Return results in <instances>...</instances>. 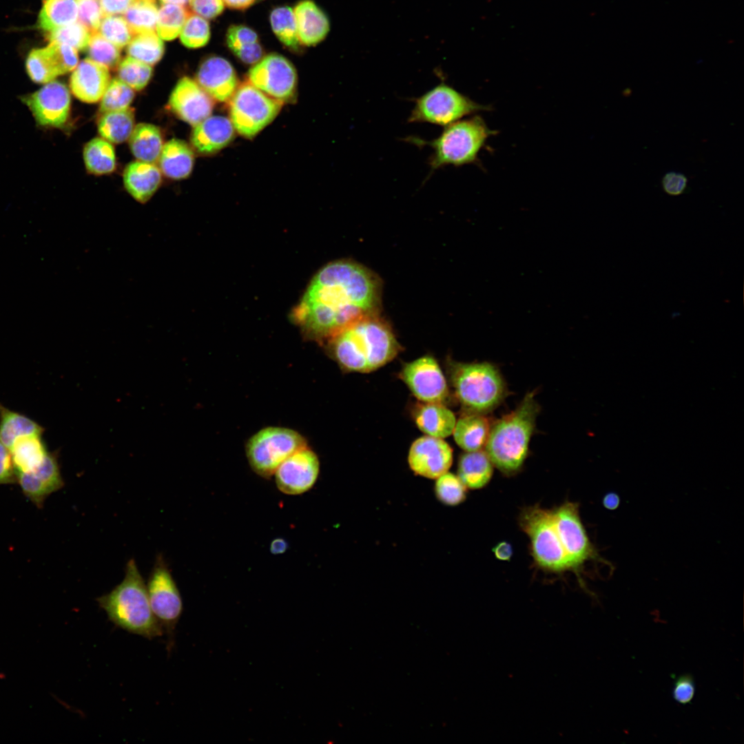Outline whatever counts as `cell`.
<instances>
[{"instance_id":"obj_1","label":"cell","mask_w":744,"mask_h":744,"mask_svg":"<svg viewBox=\"0 0 744 744\" xmlns=\"http://www.w3.org/2000/svg\"><path fill=\"white\" fill-rule=\"evenodd\" d=\"M380 285L364 267L338 260L322 268L311 280L292 319L304 336L329 340L354 322L375 315Z\"/></svg>"},{"instance_id":"obj_2","label":"cell","mask_w":744,"mask_h":744,"mask_svg":"<svg viewBox=\"0 0 744 744\" xmlns=\"http://www.w3.org/2000/svg\"><path fill=\"white\" fill-rule=\"evenodd\" d=\"M327 342L332 355L343 369L360 373L379 369L400 351L393 331L376 315L354 322Z\"/></svg>"},{"instance_id":"obj_3","label":"cell","mask_w":744,"mask_h":744,"mask_svg":"<svg viewBox=\"0 0 744 744\" xmlns=\"http://www.w3.org/2000/svg\"><path fill=\"white\" fill-rule=\"evenodd\" d=\"M96 601L109 620L121 629L148 639L164 633L152 610L146 585L134 559L126 564L123 580Z\"/></svg>"},{"instance_id":"obj_4","label":"cell","mask_w":744,"mask_h":744,"mask_svg":"<svg viewBox=\"0 0 744 744\" xmlns=\"http://www.w3.org/2000/svg\"><path fill=\"white\" fill-rule=\"evenodd\" d=\"M539 411L534 393H528L515 410L490 428L484 451L502 473L513 475L522 467Z\"/></svg>"},{"instance_id":"obj_5","label":"cell","mask_w":744,"mask_h":744,"mask_svg":"<svg viewBox=\"0 0 744 744\" xmlns=\"http://www.w3.org/2000/svg\"><path fill=\"white\" fill-rule=\"evenodd\" d=\"M495 133L482 117L475 116L446 126L440 136L432 141L409 137L407 141L432 148L428 165L431 171L434 172L448 165L459 167L475 163L488 137Z\"/></svg>"},{"instance_id":"obj_6","label":"cell","mask_w":744,"mask_h":744,"mask_svg":"<svg viewBox=\"0 0 744 744\" xmlns=\"http://www.w3.org/2000/svg\"><path fill=\"white\" fill-rule=\"evenodd\" d=\"M518 522L529 539L530 554L537 566L551 573L572 571L551 509L537 505L525 507Z\"/></svg>"},{"instance_id":"obj_7","label":"cell","mask_w":744,"mask_h":744,"mask_svg":"<svg viewBox=\"0 0 744 744\" xmlns=\"http://www.w3.org/2000/svg\"><path fill=\"white\" fill-rule=\"evenodd\" d=\"M451 371L456 396L471 412L490 411L505 397L504 380L490 363H454Z\"/></svg>"},{"instance_id":"obj_8","label":"cell","mask_w":744,"mask_h":744,"mask_svg":"<svg viewBox=\"0 0 744 744\" xmlns=\"http://www.w3.org/2000/svg\"><path fill=\"white\" fill-rule=\"evenodd\" d=\"M488 110L490 107L473 101L442 82L414 99L408 122L446 127L466 116Z\"/></svg>"},{"instance_id":"obj_9","label":"cell","mask_w":744,"mask_h":744,"mask_svg":"<svg viewBox=\"0 0 744 744\" xmlns=\"http://www.w3.org/2000/svg\"><path fill=\"white\" fill-rule=\"evenodd\" d=\"M307 446L297 431L280 426H268L258 431L247 441L246 455L252 470L268 478L292 453Z\"/></svg>"},{"instance_id":"obj_10","label":"cell","mask_w":744,"mask_h":744,"mask_svg":"<svg viewBox=\"0 0 744 744\" xmlns=\"http://www.w3.org/2000/svg\"><path fill=\"white\" fill-rule=\"evenodd\" d=\"M146 587L152 610L167 636V648L170 650L174 644L183 603L179 589L161 554L156 557Z\"/></svg>"},{"instance_id":"obj_11","label":"cell","mask_w":744,"mask_h":744,"mask_svg":"<svg viewBox=\"0 0 744 744\" xmlns=\"http://www.w3.org/2000/svg\"><path fill=\"white\" fill-rule=\"evenodd\" d=\"M229 101L230 121L238 133L247 138L271 123L282 104L250 83L238 87Z\"/></svg>"},{"instance_id":"obj_12","label":"cell","mask_w":744,"mask_h":744,"mask_svg":"<svg viewBox=\"0 0 744 744\" xmlns=\"http://www.w3.org/2000/svg\"><path fill=\"white\" fill-rule=\"evenodd\" d=\"M579 508L577 503L566 502L551 510L572 570L579 575L586 563L604 560L588 537Z\"/></svg>"},{"instance_id":"obj_13","label":"cell","mask_w":744,"mask_h":744,"mask_svg":"<svg viewBox=\"0 0 744 744\" xmlns=\"http://www.w3.org/2000/svg\"><path fill=\"white\" fill-rule=\"evenodd\" d=\"M249 81L265 94L282 103L294 99L297 74L285 57L270 54L262 58L248 72Z\"/></svg>"},{"instance_id":"obj_14","label":"cell","mask_w":744,"mask_h":744,"mask_svg":"<svg viewBox=\"0 0 744 744\" xmlns=\"http://www.w3.org/2000/svg\"><path fill=\"white\" fill-rule=\"evenodd\" d=\"M400 376L415 397L422 402L443 403L448 397L444 375L431 356H423L406 364Z\"/></svg>"},{"instance_id":"obj_15","label":"cell","mask_w":744,"mask_h":744,"mask_svg":"<svg viewBox=\"0 0 744 744\" xmlns=\"http://www.w3.org/2000/svg\"><path fill=\"white\" fill-rule=\"evenodd\" d=\"M319 472L318 457L306 446L285 459L274 475L277 487L282 493L296 495L310 490L316 482Z\"/></svg>"},{"instance_id":"obj_16","label":"cell","mask_w":744,"mask_h":744,"mask_svg":"<svg viewBox=\"0 0 744 744\" xmlns=\"http://www.w3.org/2000/svg\"><path fill=\"white\" fill-rule=\"evenodd\" d=\"M23 101L41 126L61 127L67 122L70 110V94L62 83L53 81L39 90L23 97Z\"/></svg>"},{"instance_id":"obj_17","label":"cell","mask_w":744,"mask_h":744,"mask_svg":"<svg viewBox=\"0 0 744 744\" xmlns=\"http://www.w3.org/2000/svg\"><path fill=\"white\" fill-rule=\"evenodd\" d=\"M408 462L415 474L435 479L451 468L453 449L442 438L424 435L411 444Z\"/></svg>"},{"instance_id":"obj_18","label":"cell","mask_w":744,"mask_h":744,"mask_svg":"<svg viewBox=\"0 0 744 744\" xmlns=\"http://www.w3.org/2000/svg\"><path fill=\"white\" fill-rule=\"evenodd\" d=\"M213 100L196 81L185 76L172 90L169 105L179 118L194 127L210 116Z\"/></svg>"},{"instance_id":"obj_19","label":"cell","mask_w":744,"mask_h":744,"mask_svg":"<svg viewBox=\"0 0 744 744\" xmlns=\"http://www.w3.org/2000/svg\"><path fill=\"white\" fill-rule=\"evenodd\" d=\"M17 483L23 495L38 508H41L50 495L64 486L57 453L49 452L38 467L32 471L17 474Z\"/></svg>"},{"instance_id":"obj_20","label":"cell","mask_w":744,"mask_h":744,"mask_svg":"<svg viewBox=\"0 0 744 744\" xmlns=\"http://www.w3.org/2000/svg\"><path fill=\"white\" fill-rule=\"evenodd\" d=\"M196 82L214 99L219 102L229 101L238 88V78L234 68L225 59L210 56L200 65Z\"/></svg>"},{"instance_id":"obj_21","label":"cell","mask_w":744,"mask_h":744,"mask_svg":"<svg viewBox=\"0 0 744 744\" xmlns=\"http://www.w3.org/2000/svg\"><path fill=\"white\" fill-rule=\"evenodd\" d=\"M72 72L70 87L74 96L88 103L101 101L111 81L109 69L88 58Z\"/></svg>"},{"instance_id":"obj_22","label":"cell","mask_w":744,"mask_h":744,"mask_svg":"<svg viewBox=\"0 0 744 744\" xmlns=\"http://www.w3.org/2000/svg\"><path fill=\"white\" fill-rule=\"evenodd\" d=\"M231 121L225 116H208L194 126L191 142L201 154H214L226 147L234 137Z\"/></svg>"},{"instance_id":"obj_23","label":"cell","mask_w":744,"mask_h":744,"mask_svg":"<svg viewBox=\"0 0 744 744\" xmlns=\"http://www.w3.org/2000/svg\"><path fill=\"white\" fill-rule=\"evenodd\" d=\"M161 180V171L154 163L132 162L127 165L123 173L125 189L141 204L146 203L154 196Z\"/></svg>"},{"instance_id":"obj_24","label":"cell","mask_w":744,"mask_h":744,"mask_svg":"<svg viewBox=\"0 0 744 744\" xmlns=\"http://www.w3.org/2000/svg\"><path fill=\"white\" fill-rule=\"evenodd\" d=\"M293 12L300 44L314 45L326 37L330 28L329 19L314 2L302 1L296 6Z\"/></svg>"},{"instance_id":"obj_25","label":"cell","mask_w":744,"mask_h":744,"mask_svg":"<svg viewBox=\"0 0 744 744\" xmlns=\"http://www.w3.org/2000/svg\"><path fill=\"white\" fill-rule=\"evenodd\" d=\"M413 416L423 433L442 439L453 433L456 423L454 413L443 403L422 402L415 409Z\"/></svg>"},{"instance_id":"obj_26","label":"cell","mask_w":744,"mask_h":744,"mask_svg":"<svg viewBox=\"0 0 744 744\" xmlns=\"http://www.w3.org/2000/svg\"><path fill=\"white\" fill-rule=\"evenodd\" d=\"M490 424L482 413L471 412L456 421L453 432L456 444L466 452L479 451L485 446Z\"/></svg>"},{"instance_id":"obj_27","label":"cell","mask_w":744,"mask_h":744,"mask_svg":"<svg viewBox=\"0 0 744 744\" xmlns=\"http://www.w3.org/2000/svg\"><path fill=\"white\" fill-rule=\"evenodd\" d=\"M194 161L191 147L185 141L173 138L163 145L158 158L159 169L167 178L180 180L191 174Z\"/></svg>"},{"instance_id":"obj_28","label":"cell","mask_w":744,"mask_h":744,"mask_svg":"<svg viewBox=\"0 0 744 744\" xmlns=\"http://www.w3.org/2000/svg\"><path fill=\"white\" fill-rule=\"evenodd\" d=\"M493 466L483 449L466 452L459 457L457 475L467 488L480 489L490 482Z\"/></svg>"},{"instance_id":"obj_29","label":"cell","mask_w":744,"mask_h":744,"mask_svg":"<svg viewBox=\"0 0 744 744\" xmlns=\"http://www.w3.org/2000/svg\"><path fill=\"white\" fill-rule=\"evenodd\" d=\"M16 474L28 473L38 467L49 451L42 435L17 439L10 448Z\"/></svg>"},{"instance_id":"obj_30","label":"cell","mask_w":744,"mask_h":744,"mask_svg":"<svg viewBox=\"0 0 744 744\" xmlns=\"http://www.w3.org/2000/svg\"><path fill=\"white\" fill-rule=\"evenodd\" d=\"M45 428L36 421L0 403V440L9 449L22 437L42 435Z\"/></svg>"},{"instance_id":"obj_31","label":"cell","mask_w":744,"mask_h":744,"mask_svg":"<svg viewBox=\"0 0 744 744\" xmlns=\"http://www.w3.org/2000/svg\"><path fill=\"white\" fill-rule=\"evenodd\" d=\"M130 147L139 161L155 163L158 161L163 147V136L158 127L149 123H139L130 138Z\"/></svg>"},{"instance_id":"obj_32","label":"cell","mask_w":744,"mask_h":744,"mask_svg":"<svg viewBox=\"0 0 744 744\" xmlns=\"http://www.w3.org/2000/svg\"><path fill=\"white\" fill-rule=\"evenodd\" d=\"M98 123L101 136L113 143H121L127 140L134 128L133 110L127 109L103 113Z\"/></svg>"},{"instance_id":"obj_33","label":"cell","mask_w":744,"mask_h":744,"mask_svg":"<svg viewBox=\"0 0 744 744\" xmlns=\"http://www.w3.org/2000/svg\"><path fill=\"white\" fill-rule=\"evenodd\" d=\"M78 19L76 0H45L39 14V27L51 32Z\"/></svg>"},{"instance_id":"obj_34","label":"cell","mask_w":744,"mask_h":744,"mask_svg":"<svg viewBox=\"0 0 744 744\" xmlns=\"http://www.w3.org/2000/svg\"><path fill=\"white\" fill-rule=\"evenodd\" d=\"M83 159L87 169L95 175L110 174L116 167L114 147L102 138H93L85 145Z\"/></svg>"},{"instance_id":"obj_35","label":"cell","mask_w":744,"mask_h":744,"mask_svg":"<svg viewBox=\"0 0 744 744\" xmlns=\"http://www.w3.org/2000/svg\"><path fill=\"white\" fill-rule=\"evenodd\" d=\"M129 56L153 65L158 63L164 53V44L155 31L135 34L128 43Z\"/></svg>"},{"instance_id":"obj_36","label":"cell","mask_w":744,"mask_h":744,"mask_svg":"<svg viewBox=\"0 0 744 744\" xmlns=\"http://www.w3.org/2000/svg\"><path fill=\"white\" fill-rule=\"evenodd\" d=\"M158 8L154 0H134L124 13L133 34L155 31Z\"/></svg>"},{"instance_id":"obj_37","label":"cell","mask_w":744,"mask_h":744,"mask_svg":"<svg viewBox=\"0 0 744 744\" xmlns=\"http://www.w3.org/2000/svg\"><path fill=\"white\" fill-rule=\"evenodd\" d=\"M271 28L276 37L287 48L300 45L293 10L288 6L276 8L270 14Z\"/></svg>"},{"instance_id":"obj_38","label":"cell","mask_w":744,"mask_h":744,"mask_svg":"<svg viewBox=\"0 0 744 744\" xmlns=\"http://www.w3.org/2000/svg\"><path fill=\"white\" fill-rule=\"evenodd\" d=\"M189 14L183 6L164 4L158 12L156 30L158 37L167 41L177 37Z\"/></svg>"},{"instance_id":"obj_39","label":"cell","mask_w":744,"mask_h":744,"mask_svg":"<svg viewBox=\"0 0 744 744\" xmlns=\"http://www.w3.org/2000/svg\"><path fill=\"white\" fill-rule=\"evenodd\" d=\"M25 66L28 74L34 83L46 84L59 76L46 47L32 50L27 57Z\"/></svg>"},{"instance_id":"obj_40","label":"cell","mask_w":744,"mask_h":744,"mask_svg":"<svg viewBox=\"0 0 744 744\" xmlns=\"http://www.w3.org/2000/svg\"><path fill=\"white\" fill-rule=\"evenodd\" d=\"M435 479L434 491L441 503L454 506L465 500L467 488L457 475L448 471Z\"/></svg>"},{"instance_id":"obj_41","label":"cell","mask_w":744,"mask_h":744,"mask_svg":"<svg viewBox=\"0 0 744 744\" xmlns=\"http://www.w3.org/2000/svg\"><path fill=\"white\" fill-rule=\"evenodd\" d=\"M134 98V90L118 78L110 81L100 103L101 113L127 109Z\"/></svg>"},{"instance_id":"obj_42","label":"cell","mask_w":744,"mask_h":744,"mask_svg":"<svg viewBox=\"0 0 744 744\" xmlns=\"http://www.w3.org/2000/svg\"><path fill=\"white\" fill-rule=\"evenodd\" d=\"M118 79L134 90H143L149 83L152 75L151 65L127 56L118 64Z\"/></svg>"},{"instance_id":"obj_43","label":"cell","mask_w":744,"mask_h":744,"mask_svg":"<svg viewBox=\"0 0 744 744\" xmlns=\"http://www.w3.org/2000/svg\"><path fill=\"white\" fill-rule=\"evenodd\" d=\"M119 49L98 32L91 34L87 48L89 59L108 69H113L118 65L121 59Z\"/></svg>"},{"instance_id":"obj_44","label":"cell","mask_w":744,"mask_h":744,"mask_svg":"<svg viewBox=\"0 0 744 744\" xmlns=\"http://www.w3.org/2000/svg\"><path fill=\"white\" fill-rule=\"evenodd\" d=\"M180 39L189 48L205 45L210 37V28L207 19L195 14H189L180 33Z\"/></svg>"},{"instance_id":"obj_45","label":"cell","mask_w":744,"mask_h":744,"mask_svg":"<svg viewBox=\"0 0 744 744\" xmlns=\"http://www.w3.org/2000/svg\"><path fill=\"white\" fill-rule=\"evenodd\" d=\"M98 30L118 48L128 45L134 35L124 17L116 15L105 16Z\"/></svg>"},{"instance_id":"obj_46","label":"cell","mask_w":744,"mask_h":744,"mask_svg":"<svg viewBox=\"0 0 744 744\" xmlns=\"http://www.w3.org/2000/svg\"><path fill=\"white\" fill-rule=\"evenodd\" d=\"M92 33L79 21L50 32V42L67 44L76 50L87 48Z\"/></svg>"},{"instance_id":"obj_47","label":"cell","mask_w":744,"mask_h":744,"mask_svg":"<svg viewBox=\"0 0 744 744\" xmlns=\"http://www.w3.org/2000/svg\"><path fill=\"white\" fill-rule=\"evenodd\" d=\"M46 48L59 75L73 71L78 65L77 50L64 43L52 41Z\"/></svg>"},{"instance_id":"obj_48","label":"cell","mask_w":744,"mask_h":744,"mask_svg":"<svg viewBox=\"0 0 744 744\" xmlns=\"http://www.w3.org/2000/svg\"><path fill=\"white\" fill-rule=\"evenodd\" d=\"M78 21L92 34L98 31L105 17L100 0H76Z\"/></svg>"},{"instance_id":"obj_49","label":"cell","mask_w":744,"mask_h":744,"mask_svg":"<svg viewBox=\"0 0 744 744\" xmlns=\"http://www.w3.org/2000/svg\"><path fill=\"white\" fill-rule=\"evenodd\" d=\"M258 41V37L256 32L250 28L242 25H231L226 34V42L231 51Z\"/></svg>"},{"instance_id":"obj_50","label":"cell","mask_w":744,"mask_h":744,"mask_svg":"<svg viewBox=\"0 0 744 744\" xmlns=\"http://www.w3.org/2000/svg\"><path fill=\"white\" fill-rule=\"evenodd\" d=\"M189 4L195 14L205 19L218 17L225 7L223 0H189Z\"/></svg>"},{"instance_id":"obj_51","label":"cell","mask_w":744,"mask_h":744,"mask_svg":"<svg viewBox=\"0 0 744 744\" xmlns=\"http://www.w3.org/2000/svg\"><path fill=\"white\" fill-rule=\"evenodd\" d=\"M695 685L693 677L690 674L679 676L675 681L673 688V698L678 703L686 704L694 697Z\"/></svg>"},{"instance_id":"obj_52","label":"cell","mask_w":744,"mask_h":744,"mask_svg":"<svg viewBox=\"0 0 744 744\" xmlns=\"http://www.w3.org/2000/svg\"><path fill=\"white\" fill-rule=\"evenodd\" d=\"M17 482V474L10 449L0 440V485Z\"/></svg>"},{"instance_id":"obj_53","label":"cell","mask_w":744,"mask_h":744,"mask_svg":"<svg viewBox=\"0 0 744 744\" xmlns=\"http://www.w3.org/2000/svg\"><path fill=\"white\" fill-rule=\"evenodd\" d=\"M688 181V178L683 174L669 172L662 178L661 185L667 194L677 196L683 194L687 188Z\"/></svg>"},{"instance_id":"obj_54","label":"cell","mask_w":744,"mask_h":744,"mask_svg":"<svg viewBox=\"0 0 744 744\" xmlns=\"http://www.w3.org/2000/svg\"><path fill=\"white\" fill-rule=\"evenodd\" d=\"M240 61L247 64L258 62L263 55V50L260 43L256 42L234 49L231 51Z\"/></svg>"},{"instance_id":"obj_55","label":"cell","mask_w":744,"mask_h":744,"mask_svg":"<svg viewBox=\"0 0 744 744\" xmlns=\"http://www.w3.org/2000/svg\"><path fill=\"white\" fill-rule=\"evenodd\" d=\"M134 0H100L105 16L124 14Z\"/></svg>"},{"instance_id":"obj_56","label":"cell","mask_w":744,"mask_h":744,"mask_svg":"<svg viewBox=\"0 0 744 744\" xmlns=\"http://www.w3.org/2000/svg\"><path fill=\"white\" fill-rule=\"evenodd\" d=\"M493 551L496 558L502 561L509 560L513 555L512 546L506 541L497 544L493 549Z\"/></svg>"},{"instance_id":"obj_57","label":"cell","mask_w":744,"mask_h":744,"mask_svg":"<svg viewBox=\"0 0 744 744\" xmlns=\"http://www.w3.org/2000/svg\"><path fill=\"white\" fill-rule=\"evenodd\" d=\"M225 5L227 7L236 9L244 10L252 5L256 0H223Z\"/></svg>"},{"instance_id":"obj_58","label":"cell","mask_w":744,"mask_h":744,"mask_svg":"<svg viewBox=\"0 0 744 744\" xmlns=\"http://www.w3.org/2000/svg\"><path fill=\"white\" fill-rule=\"evenodd\" d=\"M288 547L287 541L282 538H277L272 541L270 546V551L274 555L285 552Z\"/></svg>"},{"instance_id":"obj_59","label":"cell","mask_w":744,"mask_h":744,"mask_svg":"<svg viewBox=\"0 0 744 744\" xmlns=\"http://www.w3.org/2000/svg\"><path fill=\"white\" fill-rule=\"evenodd\" d=\"M619 502V498L617 495L612 493L607 494L603 499V506L610 510L616 509L618 507Z\"/></svg>"},{"instance_id":"obj_60","label":"cell","mask_w":744,"mask_h":744,"mask_svg":"<svg viewBox=\"0 0 744 744\" xmlns=\"http://www.w3.org/2000/svg\"><path fill=\"white\" fill-rule=\"evenodd\" d=\"M161 1L163 4H172V5H176V6H183V7L187 3H189V0H161Z\"/></svg>"}]
</instances>
